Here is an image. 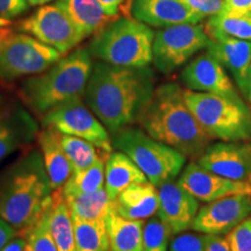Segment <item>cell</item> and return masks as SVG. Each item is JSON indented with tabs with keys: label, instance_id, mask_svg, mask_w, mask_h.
<instances>
[{
	"label": "cell",
	"instance_id": "6da1fadb",
	"mask_svg": "<svg viewBox=\"0 0 251 251\" xmlns=\"http://www.w3.org/2000/svg\"><path fill=\"white\" fill-rule=\"evenodd\" d=\"M153 91L155 75L149 67H120L96 61L84 101L112 135L136 122Z\"/></svg>",
	"mask_w": 251,
	"mask_h": 251
},
{
	"label": "cell",
	"instance_id": "7a4b0ae2",
	"mask_svg": "<svg viewBox=\"0 0 251 251\" xmlns=\"http://www.w3.org/2000/svg\"><path fill=\"white\" fill-rule=\"evenodd\" d=\"M184 91L177 83L156 87L136 122L152 139L198 159L213 139L190 111Z\"/></svg>",
	"mask_w": 251,
	"mask_h": 251
},
{
	"label": "cell",
	"instance_id": "3957f363",
	"mask_svg": "<svg viewBox=\"0 0 251 251\" xmlns=\"http://www.w3.org/2000/svg\"><path fill=\"white\" fill-rule=\"evenodd\" d=\"M52 193L41 151L28 150L0 174V216L26 233L48 207Z\"/></svg>",
	"mask_w": 251,
	"mask_h": 251
},
{
	"label": "cell",
	"instance_id": "277c9868",
	"mask_svg": "<svg viewBox=\"0 0 251 251\" xmlns=\"http://www.w3.org/2000/svg\"><path fill=\"white\" fill-rule=\"evenodd\" d=\"M92 65L89 49H75L48 70L24 80L19 96L31 112L42 117L65 101L84 97Z\"/></svg>",
	"mask_w": 251,
	"mask_h": 251
},
{
	"label": "cell",
	"instance_id": "5b68a950",
	"mask_svg": "<svg viewBox=\"0 0 251 251\" xmlns=\"http://www.w3.org/2000/svg\"><path fill=\"white\" fill-rule=\"evenodd\" d=\"M155 31L148 25L127 17L118 18L94 34L89 51L97 61L131 68L152 62Z\"/></svg>",
	"mask_w": 251,
	"mask_h": 251
},
{
	"label": "cell",
	"instance_id": "8992f818",
	"mask_svg": "<svg viewBox=\"0 0 251 251\" xmlns=\"http://www.w3.org/2000/svg\"><path fill=\"white\" fill-rule=\"evenodd\" d=\"M185 101L213 140L241 142L251 139V111L240 97L184 91Z\"/></svg>",
	"mask_w": 251,
	"mask_h": 251
},
{
	"label": "cell",
	"instance_id": "52a82bcc",
	"mask_svg": "<svg viewBox=\"0 0 251 251\" xmlns=\"http://www.w3.org/2000/svg\"><path fill=\"white\" fill-rule=\"evenodd\" d=\"M111 137L113 148L129 157L156 187L174 180L186 162L183 153L152 139L142 128L128 126Z\"/></svg>",
	"mask_w": 251,
	"mask_h": 251
},
{
	"label": "cell",
	"instance_id": "ba28073f",
	"mask_svg": "<svg viewBox=\"0 0 251 251\" xmlns=\"http://www.w3.org/2000/svg\"><path fill=\"white\" fill-rule=\"evenodd\" d=\"M62 56L29 34H12L0 48V80L9 83L42 74Z\"/></svg>",
	"mask_w": 251,
	"mask_h": 251
},
{
	"label": "cell",
	"instance_id": "9c48e42d",
	"mask_svg": "<svg viewBox=\"0 0 251 251\" xmlns=\"http://www.w3.org/2000/svg\"><path fill=\"white\" fill-rule=\"evenodd\" d=\"M41 125L42 128H52L62 134L80 137L108 155L114 150L111 134L86 105L84 97L71 99L50 109L42 115Z\"/></svg>",
	"mask_w": 251,
	"mask_h": 251
},
{
	"label": "cell",
	"instance_id": "30bf717a",
	"mask_svg": "<svg viewBox=\"0 0 251 251\" xmlns=\"http://www.w3.org/2000/svg\"><path fill=\"white\" fill-rule=\"evenodd\" d=\"M209 43L205 26L181 24L165 27L155 33L152 63L158 71L168 75L185 64Z\"/></svg>",
	"mask_w": 251,
	"mask_h": 251
},
{
	"label": "cell",
	"instance_id": "8fae6325",
	"mask_svg": "<svg viewBox=\"0 0 251 251\" xmlns=\"http://www.w3.org/2000/svg\"><path fill=\"white\" fill-rule=\"evenodd\" d=\"M17 29L52 47L62 55L68 54L84 40L76 25L56 4L36 9L18 25Z\"/></svg>",
	"mask_w": 251,
	"mask_h": 251
},
{
	"label": "cell",
	"instance_id": "7c38bea8",
	"mask_svg": "<svg viewBox=\"0 0 251 251\" xmlns=\"http://www.w3.org/2000/svg\"><path fill=\"white\" fill-rule=\"evenodd\" d=\"M250 214L251 194H234L199 208L191 228L202 234H228Z\"/></svg>",
	"mask_w": 251,
	"mask_h": 251
},
{
	"label": "cell",
	"instance_id": "4fadbf2b",
	"mask_svg": "<svg viewBox=\"0 0 251 251\" xmlns=\"http://www.w3.org/2000/svg\"><path fill=\"white\" fill-rule=\"evenodd\" d=\"M197 163L208 171L235 181L251 184V144L211 143Z\"/></svg>",
	"mask_w": 251,
	"mask_h": 251
},
{
	"label": "cell",
	"instance_id": "5bb4252c",
	"mask_svg": "<svg viewBox=\"0 0 251 251\" xmlns=\"http://www.w3.org/2000/svg\"><path fill=\"white\" fill-rule=\"evenodd\" d=\"M177 183L199 201L211 202L234 194H251V184L235 181L208 171L198 163H190Z\"/></svg>",
	"mask_w": 251,
	"mask_h": 251
},
{
	"label": "cell",
	"instance_id": "9a60e30c",
	"mask_svg": "<svg viewBox=\"0 0 251 251\" xmlns=\"http://www.w3.org/2000/svg\"><path fill=\"white\" fill-rule=\"evenodd\" d=\"M158 197L157 216L169 228L171 235L181 234L192 227L199 211V200L175 180L162 184L158 187Z\"/></svg>",
	"mask_w": 251,
	"mask_h": 251
},
{
	"label": "cell",
	"instance_id": "2e32d148",
	"mask_svg": "<svg viewBox=\"0 0 251 251\" xmlns=\"http://www.w3.org/2000/svg\"><path fill=\"white\" fill-rule=\"evenodd\" d=\"M180 79L187 90L227 97H240L226 69L209 52L200 54L183 69Z\"/></svg>",
	"mask_w": 251,
	"mask_h": 251
},
{
	"label": "cell",
	"instance_id": "e0dca14e",
	"mask_svg": "<svg viewBox=\"0 0 251 251\" xmlns=\"http://www.w3.org/2000/svg\"><path fill=\"white\" fill-rule=\"evenodd\" d=\"M130 12L135 20L156 28L200 24L205 19L183 0H133Z\"/></svg>",
	"mask_w": 251,
	"mask_h": 251
},
{
	"label": "cell",
	"instance_id": "ac0fdd59",
	"mask_svg": "<svg viewBox=\"0 0 251 251\" xmlns=\"http://www.w3.org/2000/svg\"><path fill=\"white\" fill-rule=\"evenodd\" d=\"M206 49L230 72L246 97L251 70V41L218 36L209 39Z\"/></svg>",
	"mask_w": 251,
	"mask_h": 251
},
{
	"label": "cell",
	"instance_id": "d6986e66",
	"mask_svg": "<svg viewBox=\"0 0 251 251\" xmlns=\"http://www.w3.org/2000/svg\"><path fill=\"white\" fill-rule=\"evenodd\" d=\"M39 131L35 119L24 108L0 109V161L33 142Z\"/></svg>",
	"mask_w": 251,
	"mask_h": 251
},
{
	"label": "cell",
	"instance_id": "ffe728a7",
	"mask_svg": "<svg viewBox=\"0 0 251 251\" xmlns=\"http://www.w3.org/2000/svg\"><path fill=\"white\" fill-rule=\"evenodd\" d=\"M158 206V190L150 181L130 185L113 200V211L130 220L152 218Z\"/></svg>",
	"mask_w": 251,
	"mask_h": 251
},
{
	"label": "cell",
	"instance_id": "44dd1931",
	"mask_svg": "<svg viewBox=\"0 0 251 251\" xmlns=\"http://www.w3.org/2000/svg\"><path fill=\"white\" fill-rule=\"evenodd\" d=\"M36 140L52 190H61L74 174V169L59 142V133L52 128H42Z\"/></svg>",
	"mask_w": 251,
	"mask_h": 251
},
{
	"label": "cell",
	"instance_id": "7402d4cb",
	"mask_svg": "<svg viewBox=\"0 0 251 251\" xmlns=\"http://www.w3.org/2000/svg\"><path fill=\"white\" fill-rule=\"evenodd\" d=\"M55 4L68 14L84 39L97 34L117 19L107 13L99 0H56Z\"/></svg>",
	"mask_w": 251,
	"mask_h": 251
},
{
	"label": "cell",
	"instance_id": "603a6c76",
	"mask_svg": "<svg viewBox=\"0 0 251 251\" xmlns=\"http://www.w3.org/2000/svg\"><path fill=\"white\" fill-rule=\"evenodd\" d=\"M148 178L126 153L113 151L105 162V188L114 200L130 185L147 183Z\"/></svg>",
	"mask_w": 251,
	"mask_h": 251
},
{
	"label": "cell",
	"instance_id": "cb8c5ba5",
	"mask_svg": "<svg viewBox=\"0 0 251 251\" xmlns=\"http://www.w3.org/2000/svg\"><path fill=\"white\" fill-rule=\"evenodd\" d=\"M109 251H142L143 220H130L114 211L106 218Z\"/></svg>",
	"mask_w": 251,
	"mask_h": 251
},
{
	"label": "cell",
	"instance_id": "d4e9b609",
	"mask_svg": "<svg viewBox=\"0 0 251 251\" xmlns=\"http://www.w3.org/2000/svg\"><path fill=\"white\" fill-rule=\"evenodd\" d=\"M50 233L58 251H77L74 219L61 190L52 193L49 209Z\"/></svg>",
	"mask_w": 251,
	"mask_h": 251
},
{
	"label": "cell",
	"instance_id": "484cf974",
	"mask_svg": "<svg viewBox=\"0 0 251 251\" xmlns=\"http://www.w3.org/2000/svg\"><path fill=\"white\" fill-rule=\"evenodd\" d=\"M72 218L100 221L106 220L113 209V200L108 197L106 188H100L91 193L64 197Z\"/></svg>",
	"mask_w": 251,
	"mask_h": 251
},
{
	"label": "cell",
	"instance_id": "4316f807",
	"mask_svg": "<svg viewBox=\"0 0 251 251\" xmlns=\"http://www.w3.org/2000/svg\"><path fill=\"white\" fill-rule=\"evenodd\" d=\"M59 142L74 169V172L85 170L100 159H107L109 156L91 142L72 135L59 133Z\"/></svg>",
	"mask_w": 251,
	"mask_h": 251
},
{
	"label": "cell",
	"instance_id": "83f0119b",
	"mask_svg": "<svg viewBox=\"0 0 251 251\" xmlns=\"http://www.w3.org/2000/svg\"><path fill=\"white\" fill-rule=\"evenodd\" d=\"M74 219L77 251H109L106 220Z\"/></svg>",
	"mask_w": 251,
	"mask_h": 251
},
{
	"label": "cell",
	"instance_id": "f1b7e54d",
	"mask_svg": "<svg viewBox=\"0 0 251 251\" xmlns=\"http://www.w3.org/2000/svg\"><path fill=\"white\" fill-rule=\"evenodd\" d=\"M205 30L209 39L228 36L251 41V13L241 17H229L220 13L214 14L207 20Z\"/></svg>",
	"mask_w": 251,
	"mask_h": 251
},
{
	"label": "cell",
	"instance_id": "f546056e",
	"mask_svg": "<svg viewBox=\"0 0 251 251\" xmlns=\"http://www.w3.org/2000/svg\"><path fill=\"white\" fill-rule=\"evenodd\" d=\"M105 162L100 159L96 164L79 172H74L62 187L64 197L91 193L105 187Z\"/></svg>",
	"mask_w": 251,
	"mask_h": 251
},
{
	"label": "cell",
	"instance_id": "4dcf8cb0",
	"mask_svg": "<svg viewBox=\"0 0 251 251\" xmlns=\"http://www.w3.org/2000/svg\"><path fill=\"white\" fill-rule=\"evenodd\" d=\"M51 203V201H50ZM50 203L41 214L37 221L25 233L28 243V251H58L50 233L49 209Z\"/></svg>",
	"mask_w": 251,
	"mask_h": 251
},
{
	"label": "cell",
	"instance_id": "1f68e13d",
	"mask_svg": "<svg viewBox=\"0 0 251 251\" xmlns=\"http://www.w3.org/2000/svg\"><path fill=\"white\" fill-rule=\"evenodd\" d=\"M170 230L161 219L150 218L143 228L142 251H168Z\"/></svg>",
	"mask_w": 251,
	"mask_h": 251
},
{
	"label": "cell",
	"instance_id": "d6a6232c",
	"mask_svg": "<svg viewBox=\"0 0 251 251\" xmlns=\"http://www.w3.org/2000/svg\"><path fill=\"white\" fill-rule=\"evenodd\" d=\"M230 251H251V218L241 222L227 234Z\"/></svg>",
	"mask_w": 251,
	"mask_h": 251
},
{
	"label": "cell",
	"instance_id": "836d02e7",
	"mask_svg": "<svg viewBox=\"0 0 251 251\" xmlns=\"http://www.w3.org/2000/svg\"><path fill=\"white\" fill-rule=\"evenodd\" d=\"M169 251H205L203 236L191 233L178 234L172 240Z\"/></svg>",
	"mask_w": 251,
	"mask_h": 251
},
{
	"label": "cell",
	"instance_id": "e575fe53",
	"mask_svg": "<svg viewBox=\"0 0 251 251\" xmlns=\"http://www.w3.org/2000/svg\"><path fill=\"white\" fill-rule=\"evenodd\" d=\"M29 7L27 0H0V21H11Z\"/></svg>",
	"mask_w": 251,
	"mask_h": 251
},
{
	"label": "cell",
	"instance_id": "d590c367",
	"mask_svg": "<svg viewBox=\"0 0 251 251\" xmlns=\"http://www.w3.org/2000/svg\"><path fill=\"white\" fill-rule=\"evenodd\" d=\"M183 1L203 18H209L220 13L226 0H183Z\"/></svg>",
	"mask_w": 251,
	"mask_h": 251
},
{
	"label": "cell",
	"instance_id": "8d00e7d4",
	"mask_svg": "<svg viewBox=\"0 0 251 251\" xmlns=\"http://www.w3.org/2000/svg\"><path fill=\"white\" fill-rule=\"evenodd\" d=\"M251 13V0H226L220 14L241 17Z\"/></svg>",
	"mask_w": 251,
	"mask_h": 251
},
{
	"label": "cell",
	"instance_id": "74e56055",
	"mask_svg": "<svg viewBox=\"0 0 251 251\" xmlns=\"http://www.w3.org/2000/svg\"><path fill=\"white\" fill-rule=\"evenodd\" d=\"M203 241H205V251H230L227 238L220 235L206 234L203 236Z\"/></svg>",
	"mask_w": 251,
	"mask_h": 251
},
{
	"label": "cell",
	"instance_id": "f35d334b",
	"mask_svg": "<svg viewBox=\"0 0 251 251\" xmlns=\"http://www.w3.org/2000/svg\"><path fill=\"white\" fill-rule=\"evenodd\" d=\"M18 230L0 216V249L15 237Z\"/></svg>",
	"mask_w": 251,
	"mask_h": 251
},
{
	"label": "cell",
	"instance_id": "ab89813d",
	"mask_svg": "<svg viewBox=\"0 0 251 251\" xmlns=\"http://www.w3.org/2000/svg\"><path fill=\"white\" fill-rule=\"evenodd\" d=\"M27 247L28 243L26 237H15L2 247L0 251H27Z\"/></svg>",
	"mask_w": 251,
	"mask_h": 251
},
{
	"label": "cell",
	"instance_id": "60d3db41",
	"mask_svg": "<svg viewBox=\"0 0 251 251\" xmlns=\"http://www.w3.org/2000/svg\"><path fill=\"white\" fill-rule=\"evenodd\" d=\"M99 1L101 2V5L105 7L108 14L113 15V17H117L122 4H124L126 0H99Z\"/></svg>",
	"mask_w": 251,
	"mask_h": 251
},
{
	"label": "cell",
	"instance_id": "b9f144b4",
	"mask_svg": "<svg viewBox=\"0 0 251 251\" xmlns=\"http://www.w3.org/2000/svg\"><path fill=\"white\" fill-rule=\"evenodd\" d=\"M12 34H14V27L11 21H0V48Z\"/></svg>",
	"mask_w": 251,
	"mask_h": 251
},
{
	"label": "cell",
	"instance_id": "7bdbcfd3",
	"mask_svg": "<svg viewBox=\"0 0 251 251\" xmlns=\"http://www.w3.org/2000/svg\"><path fill=\"white\" fill-rule=\"evenodd\" d=\"M52 1V0H27V2L29 4V6H40V5H45L47 2Z\"/></svg>",
	"mask_w": 251,
	"mask_h": 251
},
{
	"label": "cell",
	"instance_id": "ee69618b",
	"mask_svg": "<svg viewBox=\"0 0 251 251\" xmlns=\"http://www.w3.org/2000/svg\"><path fill=\"white\" fill-rule=\"evenodd\" d=\"M246 98L251 102V70H250V76H249V84H248V92Z\"/></svg>",
	"mask_w": 251,
	"mask_h": 251
},
{
	"label": "cell",
	"instance_id": "f6af8a7d",
	"mask_svg": "<svg viewBox=\"0 0 251 251\" xmlns=\"http://www.w3.org/2000/svg\"><path fill=\"white\" fill-rule=\"evenodd\" d=\"M1 101H2V97H1V94H0V103H1Z\"/></svg>",
	"mask_w": 251,
	"mask_h": 251
},
{
	"label": "cell",
	"instance_id": "bcb514c9",
	"mask_svg": "<svg viewBox=\"0 0 251 251\" xmlns=\"http://www.w3.org/2000/svg\"><path fill=\"white\" fill-rule=\"evenodd\" d=\"M27 251H28V247H27Z\"/></svg>",
	"mask_w": 251,
	"mask_h": 251
}]
</instances>
